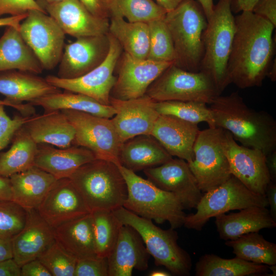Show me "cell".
Masks as SVG:
<instances>
[{
	"instance_id": "obj_58",
	"label": "cell",
	"mask_w": 276,
	"mask_h": 276,
	"mask_svg": "<svg viewBox=\"0 0 276 276\" xmlns=\"http://www.w3.org/2000/svg\"><path fill=\"white\" fill-rule=\"evenodd\" d=\"M197 2L201 7L206 19H208L213 12L215 6L213 0H197Z\"/></svg>"
},
{
	"instance_id": "obj_28",
	"label": "cell",
	"mask_w": 276,
	"mask_h": 276,
	"mask_svg": "<svg viewBox=\"0 0 276 276\" xmlns=\"http://www.w3.org/2000/svg\"><path fill=\"white\" fill-rule=\"evenodd\" d=\"M61 91L36 74L17 70L0 73V94L14 103H29Z\"/></svg>"
},
{
	"instance_id": "obj_15",
	"label": "cell",
	"mask_w": 276,
	"mask_h": 276,
	"mask_svg": "<svg viewBox=\"0 0 276 276\" xmlns=\"http://www.w3.org/2000/svg\"><path fill=\"white\" fill-rule=\"evenodd\" d=\"M173 63L139 59L122 52L116 65L118 76L110 97L128 100L145 95L150 85Z\"/></svg>"
},
{
	"instance_id": "obj_1",
	"label": "cell",
	"mask_w": 276,
	"mask_h": 276,
	"mask_svg": "<svg viewBox=\"0 0 276 276\" xmlns=\"http://www.w3.org/2000/svg\"><path fill=\"white\" fill-rule=\"evenodd\" d=\"M235 33L227 66L229 84L241 89L261 86L275 52V27L252 11L235 17Z\"/></svg>"
},
{
	"instance_id": "obj_20",
	"label": "cell",
	"mask_w": 276,
	"mask_h": 276,
	"mask_svg": "<svg viewBox=\"0 0 276 276\" xmlns=\"http://www.w3.org/2000/svg\"><path fill=\"white\" fill-rule=\"evenodd\" d=\"M37 211L53 228L90 213L69 178L56 180Z\"/></svg>"
},
{
	"instance_id": "obj_11",
	"label": "cell",
	"mask_w": 276,
	"mask_h": 276,
	"mask_svg": "<svg viewBox=\"0 0 276 276\" xmlns=\"http://www.w3.org/2000/svg\"><path fill=\"white\" fill-rule=\"evenodd\" d=\"M222 129L200 130L193 147L194 158L188 163L202 192L227 180L232 175L221 144Z\"/></svg>"
},
{
	"instance_id": "obj_60",
	"label": "cell",
	"mask_w": 276,
	"mask_h": 276,
	"mask_svg": "<svg viewBox=\"0 0 276 276\" xmlns=\"http://www.w3.org/2000/svg\"><path fill=\"white\" fill-rule=\"evenodd\" d=\"M171 275L169 271L161 270H153L149 274L150 276H170Z\"/></svg>"
},
{
	"instance_id": "obj_22",
	"label": "cell",
	"mask_w": 276,
	"mask_h": 276,
	"mask_svg": "<svg viewBox=\"0 0 276 276\" xmlns=\"http://www.w3.org/2000/svg\"><path fill=\"white\" fill-rule=\"evenodd\" d=\"M150 254L139 233L122 225L117 242L108 256V276H131L133 269L146 270Z\"/></svg>"
},
{
	"instance_id": "obj_8",
	"label": "cell",
	"mask_w": 276,
	"mask_h": 276,
	"mask_svg": "<svg viewBox=\"0 0 276 276\" xmlns=\"http://www.w3.org/2000/svg\"><path fill=\"white\" fill-rule=\"evenodd\" d=\"M252 206H268L266 195L251 191L232 175L220 185L204 192L196 207V212L186 216L183 225L200 231L212 217Z\"/></svg>"
},
{
	"instance_id": "obj_18",
	"label": "cell",
	"mask_w": 276,
	"mask_h": 276,
	"mask_svg": "<svg viewBox=\"0 0 276 276\" xmlns=\"http://www.w3.org/2000/svg\"><path fill=\"white\" fill-rule=\"evenodd\" d=\"M155 102L146 94L137 98L120 100L110 98L116 110L111 118L121 142L141 135H150L159 114Z\"/></svg>"
},
{
	"instance_id": "obj_12",
	"label": "cell",
	"mask_w": 276,
	"mask_h": 276,
	"mask_svg": "<svg viewBox=\"0 0 276 276\" xmlns=\"http://www.w3.org/2000/svg\"><path fill=\"white\" fill-rule=\"evenodd\" d=\"M19 31L40 61L43 70L59 64L65 46V34L45 12L31 10L21 22Z\"/></svg>"
},
{
	"instance_id": "obj_52",
	"label": "cell",
	"mask_w": 276,
	"mask_h": 276,
	"mask_svg": "<svg viewBox=\"0 0 276 276\" xmlns=\"http://www.w3.org/2000/svg\"><path fill=\"white\" fill-rule=\"evenodd\" d=\"M12 192L10 178L0 175V201H12Z\"/></svg>"
},
{
	"instance_id": "obj_6",
	"label": "cell",
	"mask_w": 276,
	"mask_h": 276,
	"mask_svg": "<svg viewBox=\"0 0 276 276\" xmlns=\"http://www.w3.org/2000/svg\"><path fill=\"white\" fill-rule=\"evenodd\" d=\"M118 167L127 188V196L123 207L157 223L168 221L173 229L183 225L187 215L175 194L159 188L148 179L141 177L122 166Z\"/></svg>"
},
{
	"instance_id": "obj_61",
	"label": "cell",
	"mask_w": 276,
	"mask_h": 276,
	"mask_svg": "<svg viewBox=\"0 0 276 276\" xmlns=\"http://www.w3.org/2000/svg\"><path fill=\"white\" fill-rule=\"evenodd\" d=\"M38 4L41 6L43 4L52 5L62 2L63 0H36Z\"/></svg>"
},
{
	"instance_id": "obj_27",
	"label": "cell",
	"mask_w": 276,
	"mask_h": 276,
	"mask_svg": "<svg viewBox=\"0 0 276 276\" xmlns=\"http://www.w3.org/2000/svg\"><path fill=\"white\" fill-rule=\"evenodd\" d=\"M12 201L26 210L38 208L57 179L34 166L9 177Z\"/></svg>"
},
{
	"instance_id": "obj_26",
	"label": "cell",
	"mask_w": 276,
	"mask_h": 276,
	"mask_svg": "<svg viewBox=\"0 0 276 276\" xmlns=\"http://www.w3.org/2000/svg\"><path fill=\"white\" fill-rule=\"evenodd\" d=\"M215 218L217 231L220 238L224 240H234L249 233L276 226V221L264 206H250L237 213L219 214Z\"/></svg>"
},
{
	"instance_id": "obj_25",
	"label": "cell",
	"mask_w": 276,
	"mask_h": 276,
	"mask_svg": "<svg viewBox=\"0 0 276 276\" xmlns=\"http://www.w3.org/2000/svg\"><path fill=\"white\" fill-rule=\"evenodd\" d=\"M23 126L37 144H49L58 148L73 145L75 129L61 110L36 113L30 116Z\"/></svg>"
},
{
	"instance_id": "obj_16",
	"label": "cell",
	"mask_w": 276,
	"mask_h": 276,
	"mask_svg": "<svg viewBox=\"0 0 276 276\" xmlns=\"http://www.w3.org/2000/svg\"><path fill=\"white\" fill-rule=\"evenodd\" d=\"M143 171L147 179L156 186L175 194L184 209L196 208L202 193L186 160L172 158Z\"/></svg>"
},
{
	"instance_id": "obj_10",
	"label": "cell",
	"mask_w": 276,
	"mask_h": 276,
	"mask_svg": "<svg viewBox=\"0 0 276 276\" xmlns=\"http://www.w3.org/2000/svg\"><path fill=\"white\" fill-rule=\"evenodd\" d=\"M61 110L75 129L73 145L88 149L96 159L121 166L120 153L123 143L111 119L71 109Z\"/></svg>"
},
{
	"instance_id": "obj_48",
	"label": "cell",
	"mask_w": 276,
	"mask_h": 276,
	"mask_svg": "<svg viewBox=\"0 0 276 276\" xmlns=\"http://www.w3.org/2000/svg\"><path fill=\"white\" fill-rule=\"evenodd\" d=\"M93 15L109 18L108 0H78Z\"/></svg>"
},
{
	"instance_id": "obj_57",
	"label": "cell",
	"mask_w": 276,
	"mask_h": 276,
	"mask_svg": "<svg viewBox=\"0 0 276 276\" xmlns=\"http://www.w3.org/2000/svg\"><path fill=\"white\" fill-rule=\"evenodd\" d=\"M167 12L171 11L186 0H153Z\"/></svg>"
},
{
	"instance_id": "obj_36",
	"label": "cell",
	"mask_w": 276,
	"mask_h": 276,
	"mask_svg": "<svg viewBox=\"0 0 276 276\" xmlns=\"http://www.w3.org/2000/svg\"><path fill=\"white\" fill-rule=\"evenodd\" d=\"M225 244L233 249L236 257L244 260L268 266L276 264V244L266 240L258 232L226 240Z\"/></svg>"
},
{
	"instance_id": "obj_43",
	"label": "cell",
	"mask_w": 276,
	"mask_h": 276,
	"mask_svg": "<svg viewBox=\"0 0 276 276\" xmlns=\"http://www.w3.org/2000/svg\"><path fill=\"white\" fill-rule=\"evenodd\" d=\"M4 107L0 105V151L9 144L15 132L25 124L30 117L20 114L10 118Z\"/></svg>"
},
{
	"instance_id": "obj_56",
	"label": "cell",
	"mask_w": 276,
	"mask_h": 276,
	"mask_svg": "<svg viewBox=\"0 0 276 276\" xmlns=\"http://www.w3.org/2000/svg\"><path fill=\"white\" fill-rule=\"evenodd\" d=\"M266 166L270 180L276 181V150L266 155Z\"/></svg>"
},
{
	"instance_id": "obj_53",
	"label": "cell",
	"mask_w": 276,
	"mask_h": 276,
	"mask_svg": "<svg viewBox=\"0 0 276 276\" xmlns=\"http://www.w3.org/2000/svg\"><path fill=\"white\" fill-rule=\"evenodd\" d=\"M0 105L12 107L17 110L22 116H28L32 111L31 105L27 103H17L10 101L6 99L3 100L0 99Z\"/></svg>"
},
{
	"instance_id": "obj_55",
	"label": "cell",
	"mask_w": 276,
	"mask_h": 276,
	"mask_svg": "<svg viewBox=\"0 0 276 276\" xmlns=\"http://www.w3.org/2000/svg\"><path fill=\"white\" fill-rule=\"evenodd\" d=\"M28 13L16 16L0 17V27L13 26L19 29L21 22L26 17Z\"/></svg>"
},
{
	"instance_id": "obj_39",
	"label": "cell",
	"mask_w": 276,
	"mask_h": 276,
	"mask_svg": "<svg viewBox=\"0 0 276 276\" xmlns=\"http://www.w3.org/2000/svg\"><path fill=\"white\" fill-rule=\"evenodd\" d=\"M201 102L166 101L155 102L159 114L169 115L193 123L205 122L209 127H215L211 110Z\"/></svg>"
},
{
	"instance_id": "obj_47",
	"label": "cell",
	"mask_w": 276,
	"mask_h": 276,
	"mask_svg": "<svg viewBox=\"0 0 276 276\" xmlns=\"http://www.w3.org/2000/svg\"><path fill=\"white\" fill-rule=\"evenodd\" d=\"M21 276H52L48 269L38 259H34L20 267Z\"/></svg>"
},
{
	"instance_id": "obj_42",
	"label": "cell",
	"mask_w": 276,
	"mask_h": 276,
	"mask_svg": "<svg viewBox=\"0 0 276 276\" xmlns=\"http://www.w3.org/2000/svg\"><path fill=\"white\" fill-rule=\"evenodd\" d=\"M26 210L13 201H0V237L11 239L23 227Z\"/></svg>"
},
{
	"instance_id": "obj_45",
	"label": "cell",
	"mask_w": 276,
	"mask_h": 276,
	"mask_svg": "<svg viewBox=\"0 0 276 276\" xmlns=\"http://www.w3.org/2000/svg\"><path fill=\"white\" fill-rule=\"evenodd\" d=\"M34 10L45 12L36 0H0V17L22 15Z\"/></svg>"
},
{
	"instance_id": "obj_4",
	"label": "cell",
	"mask_w": 276,
	"mask_h": 276,
	"mask_svg": "<svg viewBox=\"0 0 276 276\" xmlns=\"http://www.w3.org/2000/svg\"><path fill=\"white\" fill-rule=\"evenodd\" d=\"M164 20L173 43L174 64L186 71H200L204 51L202 34L207 19L199 4L195 0H186L168 11Z\"/></svg>"
},
{
	"instance_id": "obj_3",
	"label": "cell",
	"mask_w": 276,
	"mask_h": 276,
	"mask_svg": "<svg viewBox=\"0 0 276 276\" xmlns=\"http://www.w3.org/2000/svg\"><path fill=\"white\" fill-rule=\"evenodd\" d=\"M69 178L90 213L112 212L123 206L127 185L118 166L113 163L95 159L79 167Z\"/></svg>"
},
{
	"instance_id": "obj_7",
	"label": "cell",
	"mask_w": 276,
	"mask_h": 276,
	"mask_svg": "<svg viewBox=\"0 0 276 276\" xmlns=\"http://www.w3.org/2000/svg\"><path fill=\"white\" fill-rule=\"evenodd\" d=\"M112 212L122 225H129L139 233L156 265L164 266L171 274L190 275L192 259L178 245V236L175 229H163L152 220L140 217L123 206Z\"/></svg>"
},
{
	"instance_id": "obj_62",
	"label": "cell",
	"mask_w": 276,
	"mask_h": 276,
	"mask_svg": "<svg viewBox=\"0 0 276 276\" xmlns=\"http://www.w3.org/2000/svg\"><path fill=\"white\" fill-rule=\"evenodd\" d=\"M269 269L272 271V274L271 275L272 276H275L276 275V265H272L269 266Z\"/></svg>"
},
{
	"instance_id": "obj_29",
	"label": "cell",
	"mask_w": 276,
	"mask_h": 276,
	"mask_svg": "<svg viewBox=\"0 0 276 276\" xmlns=\"http://www.w3.org/2000/svg\"><path fill=\"white\" fill-rule=\"evenodd\" d=\"M13 70L39 75L44 70L19 29L7 26L0 37V73Z\"/></svg>"
},
{
	"instance_id": "obj_37",
	"label": "cell",
	"mask_w": 276,
	"mask_h": 276,
	"mask_svg": "<svg viewBox=\"0 0 276 276\" xmlns=\"http://www.w3.org/2000/svg\"><path fill=\"white\" fill-rule=\"evenodd\" d=\"M108 5L109 18L120 17L132 22L163 19L167 12L153 0H108Z\"/></svg>"
},
{
	"instance_id": "obj_24",
	"label": "cell",
	"mask_w": 276,
	"mask_h": 276,
	"mask_svg": "<svg viewBox=\"0 0 276 276\" xmlns=\"http://www.w3.org/2000/svg\"><path fill=\"white\" fill-rule=\"evenodd\" d=\"M95 159L90 150L81 146L58 148L39 144L34 166L59 179L69 178L81 166Z\"/></svg>"
},
{
	"instance_id": "obj_46",
	"label": "cell",
	"mask_w": 276,
	"mask_h": 276,
	"mask_svg": "<svg viewBox=\"0 0 276 276\" xmlns=\"http://www.w3.org/2000/svg\"><path fill=\"white\" fill-rule=\"evenodd\" d=\"M252 12L276 27V0H259L254 6Z\"/></svg>"
},
{
	"instance_id": "obj_51",
	"label": "cell",
	"mask_w": 276,
	"mask_h": 276,
	"mask_svg": "<svg viewBox=\"0 0 276 276\" xmlns=\"http://www.w3.org/2000/svg\"><path fill=\"white\" fill-rule=\"evenodd\" d=\"M259 0H231V8L233 13L252 11L255 4Z\"/></svg>"
},
{
	"instance_id": "obj_59",
	"label": "cell",
	"mask_w": 276,
	"mask_h": 276,
	"mask_svg": "<svg viewBox=\"0 0 276 276\" xmlns=\"http://www.w3.org/2000/svg\"><path fill=\"white\" fill-rule=\"evenodd\" d=\"M267 77L269 78L272 81H275L276 80V63L275 58L271 64Z\"/></svg>"
},
{
	"instance_id": "obj_30",
	"label": "cell",
	"mask_w": 276,
	"mask_h": 276,
	"mask_svg": "<svg viewBox=\"0 0 276 276\" xmlns=\"http://www.w3.org/2000/svg\"><path fill=\"white\" fill-rule=\"evenodd\" d=\"M150 135H141L125 142L120 153L121 165L134 172L158 166L172 158Z\"/></svg>"
},
{
	"instance_id": "obj_54",
	"label": "cell",
	"mask_w": 276,
	"mask_h": 276,
	"mask_svg": "<svg viewBox=\"0 0 276 276\" xmlns=\"http://www.w3.org/2000/svg\"><path fill=\"white\" fill-rule=\"evenodd\" d=\"M13 258L11 239L0 237V261Z\"/></svg>"
},
{
	"instance_id": "obj_21",
	"label": "cell",
	"mask_w": 276,
	"mask_h": 276,
	"mask_svg": "<svg viewBox=\"0 0 276 276\" xmlns=\"http://www.w3.org/2000/svg\"><path fill=\"white\" fill-rule=\"evenodd\" d=\"M22 228L11 239L13 259L21 267L37 258L55 241L54 228L37 210H26Z\"/></svg>"
},
{
	"instance_id": "obj_17",
	"label": "cell",
	"mask_w": 276,
	"mask_h": 276,
	"mask_svg": "<svg viewBox=\"0 0 276 276\" xmlns=\"http://www.w3.org/2000/svg\"><path fill=\"white\" fill-rule=\"evenodd\" d=\"M109 45L108 33L76 38L65 44L57 76L74 79L86 74L104 60Z\"/></svg>"
},
{
	"instance_id": "obj_49",
	"label": "cell",
	"mask_w": 276,
	"mask_h": 276,
	"mask_svg": "<svg viewBox=\"0 0 276 276\" xmlns=\"http://www.w3.org/2000/svg\"><path fill=\"white\" fill-rule=\"evenodd\" d=\"M0 276H21L20 267L13 258L0 261Z\"/></svg>"
},
{
	"instance_id": "obj_31",
	"label": "cell",
	"mask_w": 276,
	"mask_h": 276,
	"mask_svg": "<svg viewBox=\"0 0 276 276\" xmlns=\"http://www.w3.org/2000/svg\"><path fill=\"white\" fill-rule=\"evenodd\" d=\"M54 232L55 241L77 260L98 257L90 213L59 225Z\"/></svg>"
},
{
	"instance_id": "obj_5",
	"label": "cell",
	"mask_w": 276,
	"mask_h": 276,
	"mask_svg": "<svg viewBox=\"0 0 276 276\" xmlns=\"http://www.w3.org/2000/svg\"><path fill=\"white\" fill-rule=\"evenodd\" d=\"M231 0H219L202 34L203 55L200 71L213 81L220 95L229 85L227 66L235 33Z\"/></svg>"
},
{
	"instance_id": "obj_44",
	"label": "cell",
	"mask_w": 276,
	"mask_h": 276,
	"mask_svg": "<svg viewBox=\"0 0 276 276\" xmlns=\"http://www.w3.org/2000/svg\"><path fill=\"white\" fill-rule=\"evenodd\" d=\"M74 276H108L107 257L78 260Z\"/></svg>"
},
{
	"instance_id": "obj_13",
	"label": "cell",
	"mask_w": 276,
	"mask_h": 276,
	"mask_svg": "<svg viewBox=\"0 0 276 276\" xmlns=\"http://www.w3.org/2000/svg\"><path fill=\"white\" fill-rule=\"evenodd\" d=\"M110 45L104 60L86 74L74 79H63L48 75L45 79L51 84L64 90L89 96L103 105H110L111 90L117 77L113 75L118 61L122 53L120 44L108 33Z\"/></svg>"
},
{
	"instance_id": "obj_23",
	"label": "cell",
	"mask_w": 276,
	"mask_h": 276,
	"mask_svg": "<svg viewBox=\"0 0 276 276\" xmlns=\"http://www.w3.org/2000/svg\"><path fill=\"white\" fill-rule=\"evenodd\" d=\"M197 125L174 116L159 114L150 135L172 156L189 163L194 158L193 147L200 131Z\"/></svg>"
},
{
	"instance_id": "obj_50",
	"label": "cell",
	"mask_w": 276,
	"mask_h": 276,
	"mask_svg": "<svg viewBox=\"0 0 276 276\" xmlns=\"http://www.w3.org/2000/svg\"><path fill=\"white\" fill-rule=\"evenodd\" d=\"M266 196L268 201V205L270 214L273 219L276 221V183L270 181L268 183L266 190Z\"/></svg>"
},
{
	"instance_id": "obj_9",
	"label": "cell",
	"mask_w": 276,
	"mask_h": 276,
	"mask_svg": "<svg viewBox=\"0 0 276 276\" xmlns=\"http://www.w3.org/2000/svg\"><path fill=\"white\" fill-rule=\"evenodd\" d=\"M146 94L155 102L196 101L207 104L220 95L208 74L186 71L174 63L150 85Z\"/></svg>"
},
{
	"instance_id": "obj_40",
	"label": "cell",
	"mask_w": 276,
	"mask_h": 276,
	"mask_svg": "<svg viewBox=\"0 0 276 276\" xmlns=\"http://www.w3.org/2000/svg\"><path fill=\"white\" fill-rule=\"evenodd\" d=\"M149 33V49L147 59L175 63L176 55L169 31L163 19L147 23Z\"/></svg>"
},
{
	"instance_id": "obj_38",
	"label": "cell",
	"mask_w": 276,
	"mask_h": 276,
	"mask_svg": "<svg viewBox=\"0 0 276 276\" xmlns=\"http://www.w3.org/2000/svg\"><path fill=\"white\" fill-rule=\"evenodd\" d=\"M90 214L97 256L107 257L117 242L122 224L111 211L97 210Z\"/></svg>"
},
{
	"instance_id": "obj_41",
	"label": "cell",
	"mask_w": 276,
	"mask_h": 276,
	"mask_svg": "<svg viewBox=\"0 0 276 276\" xmlns=\"http://www.w3.org/2000/svg\"><path fill=\"white\" fill-rule=\"evenodd\" d=\"M37 259L52 276H74L77 259L66 251L56 241Z\"/></svg>"
},
{
	"instance_id": "obj_14",
	"label": "cell",
	"mask_w": 276,
	"mask_h": 276,
	"mask_svg": "<svg viewBox=\"0 0 276 276\" xmlns=\"http://www.w3.org/2000/svg\"><path fill=\"white\" fill-rule=\"evenodd\" d=\"M221 144L231 174L251 191L266 195L271 181L266 156L261 150L239 145L227 131L222 129Z\"/></svg>"
},
{
	"instance_id": "obj_19",
	"label": "cell",
	"mask_w": 276,
	"mask_h": 276,
	"mask_svg": "<svg viewBox=\"0 0 276 276\" xmlns=\"http://www.w3.org/2000/svg\"><path fill=\"white\" fill-rule=\"evenodd\" d=\"M41 6L65 34L78 38L108 33L109 18L93 15L78 0H63Z\"/></svg>"
},
{
	"instance_id": "obj_32",
	"label": "cell",
	"mask_w": 276,
	"mask_h": 276,
	"mask_svg": "<svg viewBox=\"0 0 276 276\" xmlns=\"http://www.w3.org/2000/svg\"><path fill=\"white\" fill-rule=\"evenodd\" d=\"M29 103L42 107L44 111L71 109L107 119L112 118L116 113L110 105H103L86 95L67 90L49 94Z\"/></svg>"
},
{
	"instance_id": "obj_35",
	"label": "cell",
	"mask_w": 276,
	"mask_h": 276,
	"mask_svg": "<svg viewBox=\"0 0 276 276\" xmlns=\"http://www.w3.org/2000/svg\"><path fill=\"white\" fill-rule=\"evenodd\" d=\"M108 33L120 44L124 52L130 56L146 59L149 49L147 23L132 22L120 17H111Z\"/></svg>"
},
{
	"instance_id": "obj_2",
	"label": "cell",
	"mask_w": 276,
	"mask_h": 276,
	"mask_svg": "<svg viewBox=\"0 0 276 276\" xmlns=\"http://www.w3.org/2000/svg\"><path fill=\"white\" fill-rule=\"evenodd\" d=\"M210 105L215 126L228 131L236 141L266 156L276 150V121L266 111L249 107L238 91L219 95Z\"/></svg>"
},
{
	"instance_id": "obj_34",
	"label": "cell",
	"mask_w": 276,
	"mask_h": 276,
	"mask_svg": "<svg viewBox=\"0 0 276 276\" xmlns=\"http://www.w3.org/2000/svg\"><path fill=\"white\" fill-rule=\"evenodd\" d=\"M196 276H247L263 275L269 266L247 261L237 257L224 259L215 254H205L195 264Z\"/></svg>"
},
{
	"instance_id": "obj_33",
	"label": "cell",
	"mask_w": 276,
	"mask_h": 276,
	"mask_svg": "<svg viewBox=\"0 0 276 276\" xmlns=\"http://www.w3.org/2000/svg\"><path fill=\"white\" fill-rule=\"evenodd\" d=\"M9 150L0 153V175L10 177L34 166L38 144L21 126L14 133Z\"/></svg>"
}]
</instances>
